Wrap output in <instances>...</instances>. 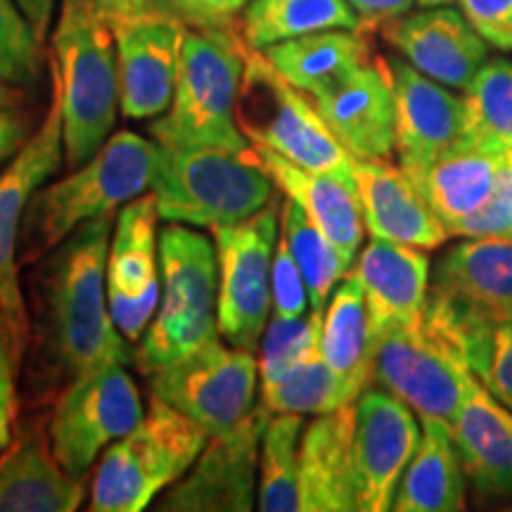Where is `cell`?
Returning <instances> with one entry per match:
<instances>
[{
  "label": "cell",
  "instance_id": "obj_38",
  "mask_svg": "<svg viewBox=\"0 0 512 512\" xmlns=\"http://www.w3.org/2000/svg\"><path fill=\"white\" fill-rule=\"evenodd\" d=\"M41 38L17 0H0V81L29 86L41 76Z\"/></svg>",
  "mask_w": 512,
  "mask_h": 512
},
{
  "label": "cell",
  "instance_id": "obj_30",
  "mask_svg": "<svg viewBox=\"0 0 512 512\" xmlns=\"http://www.w3.org/2000/svg\"><path fill=\"white\" fill-rule=\"evenodd\" d=\"M268 62L309 98L325 93L354 69L373 60L366 29H328L290 38L261 50Z\"/></svg>",
  "mask_w": 512,
  "mask_h": 512
},
{
  "label": "cell",
  "instance_id": "obj_32",
  "mask_svg": "<svg viewBox=\"0 0 512 512\" xmlns=\"http://www.w3.org/2000/svg\"><path fill=\"white\" fill-rule=\"evenodd\" d=\"M328 29H366L347 0H249L240 34L252 50Z\"/></svg>",
  "mask_w": 512,
  "mask_h": 512
},
{
  "label": "cell",
  "instance_id": "obj_41",
  "mask_svg": "<svg viewBox=\"0 0 512 512\" xmlns=\"http://www.w3.org/2000/svg\"><path fill=\"white\" fill-rule=\"evenodd\" d=\"M249 0H159L164 15L178 19L188 29L235 27Z\"/></svg>",
  "mask_w": 512,
  "mask_h": 512
},
{
  "label": "cell",
  "instance_id": "obj_39",
  "mask_svg": "<svg viewBox=\"0 0 512 512\" xmlns=\"http://www.w3.org/2000/svg\"><path fill=\"white\" fill-rule=\"evenodd\" d=\"M27 351L17 342L10 320L0 311V453L10 446L17 430V377Z\"/></svg>",
  "mask_w": 512,
  "mask_h": 512
},
{
  "label": "cell",
  "instance_id": "obj_12",
  "mask_svg": "<svg viewBox=\"0 0 512 512\" xmlns=\"http://www.w3.org/2000/svg\"><path fill=\"white\" fill-rule=\"evenodd\" d=\"M143 399L124 366L76 377L57 394L48 420L50 444L72 475H86L105 446L126 437L143 420Z\"/></svg>",
  "mask_w": 512,
  "mask_h": 512
},
{
  "label": "cell",
  "instance_id": "obj_27",
  "mask_svg": "<svg viewBox=\"0 0 512 512\" xmlns=\"http://www.w3.org/2000/svg\"><path fill=\"white\" fill-rule=\"evenodd\" d=\"M254 147L271 174L275 188L283 190L287 200L297 202L304 214L335 242L347 264L354 266L358 247L363 242V230H366L356 185L339 176L320 174V171L292 164L290 159L275 155L266 147Z\"/></svg>",
  "mask_w": 512,
  "mask_h": 512
},
{
  "label": "cell",
  "instance_id": "obj_42",
  "mask_svg": "<svg viewBox=\"0 0 512 512\" xmlns=\"http://www.w3.org/2000/svg\"><path fill=\"white\" fill-rule=\"evenodd\" d=\"M453 238H472V240H510L512 242V207L508 195H505L503 183L484 207L470 214L460 226L453 230Z\"/></svg>",
  "mask_w": 512,
  "mask_h": 512
},
{
  "label": "cell",
  "instance_id": "obj_35",
  "mask_svg": "<svg viewBox=\"0 0 512 512\" xmlns=\"http://www.w3.org/2000/svg\"><path fill=\"white\" fill-rule=\"evenodd\" d=\"M280 226H283L287 247L302 271L311 311H325L332 292L339 280L351 271V266L335 247V242L304 214L297 202L285 200L280 209Z\"/></svg>",
  "mask_w": 512,
  "mask_h": 512
},
{
  "label": "cell",
  "instance_id": "obj_10",
  "mask_svg": "<svg viewBox=\"0 0 512 512\" xmlns=\"http://www.w3.org/2000/svg\"><path fill=\"white\" fill-rule=\"evenodd\" d=\"M219 256L216 320L228 344L256 351L271 313V266L278 245V204L252 219L211 228Z\"/></svg>",
  "mask_w": 512,
  "mask_h": 512
},
{
  "label": "cell",
  "instance_id": "obj_33",
  "mask_svg": "<svg viewBox=\"0 0 512 512\" xmlns=\"http://www.w3.org/2000/svg\"><path fill=\"white\" fill-rule=\"evenodd\" d=\"M463 131L456 145L508 157L512 152V62L486 60L465 88Z\"/></svg>",
  "mask_w": 512,
  "mask_h": 512
},
{
  "label": "cell",
  "instance_id": "obj_46",
  "mask_svg": "<svg viewBox=\"0 0 512 512\" xmlns=\"http://www.w3.org/2000/svg\"><path fill=\"white\" fill-rule=\"evenodd\" d=\"M366 29L382 27L392 19L411 12L415 0H347Z\"/></svg>",
  "mask_w": 512,
  "mask_h": 512
},
{
  "label": "cell",
  "instance_id": "obj_7",
  "mask_svg": "<svg viewBox=\"0 0 512 512\" xmlns=\"http://www.w3.org/2000/svg\"><path fill=\"white\" fill-rule=\"evenodd\" d=\"M162 302L140 337L136 368L152 375L221 337L216 320L219 256L209 238L171 223L159 233Z\"/></svg>",
  "mask_w": 512,
  "mask_h": 512
},
{
  "label": "cell",
  "instance_id": "obj_6",
  "mask_svg": "<svg viewBox=\"0 0 512 512\" xmlns=\"http://www.w3.org/2000/svg\"><path fill=\"white\" fill-rule=\"evenodd\" d=\"M50 81L62 100L64 164L79 169L98 155L117 124V43L107 24L62 3L53 31Z\"/></svg>",
  "mask_w": 512,
  "mask_h": 512
},
{
  "label": "cell",
  "instance_id": "obj_26",
  "mask_svg": "<svg viewBox=\"0 0 512 512\" xmlns=\"http://www.w3.org/2000/svg\"><path fill=\"white\" fill-rule=\"evenodd\" d=\"M430 290L467 306L496 328L512 323V242H458L434 266Z\"/></svg>",
  "mask_w": 512,
  "mask_h": 512
},
{
  "label": "cell",
  "instance_id": "obj_44",
  "mask_svg": "<svg viewBox=\"0 0 512 512\" xmlns=\"http://www.w3.org/2000/svg\"><path fill=\"white\" fill-rule=\"evenodd\" d=\"M62 3H69L74 8L88 12V15L100 19L110 29L133 22V19H143L162 12L159 0H62Z\"/></svg>",
  "mask_w": 512,
  "mask_h": 512
},
{
  "label": "cell",
  "instance_id": "obj_45",
  "mask_svg": "<svg viewBox=\"0 0 512 512\" xmlns=\"http://www.w3.org/2000/svg\"><path fill=\"white\" fill-rule=\"evenodd\" d=\"M482 382L512 411V323H503L496 328L494 356H491V366Z\"/></svg>",
  "mask_w": 512,
  "mask_h": 512
},
{
  "label": "cell",
  "instance_id": "obj_16",
  "mask_svg": "<svg viewBox=\"0 0 512 512\" xmlns=\"http://www.w3.org/2000/svg\"><path fill=\"white\" fill-rule=\"evenodd\" d=\"M162 219L155 195H140L124 204L107 256V302L114 325L128 342H140L157 313L159 233Z\"/></svg>",
  "mask_w": 512,
  "mask_h": 512
},
{
  "label": "cell",
  "instance_id": "obj_22",
  "mask_svg": "<svg viewBox=\"0 0 512 512\" xmlns=\"http://www.w3.org/2000/svg\"><path fill=\"white\" fill-rule=\"evenodd\" d=\"M354 185L363 223L373 238L401 242L425 252H432L451 238L430 202L401 166L356 159Z\"/></svg>",
  "mask_w": 512,
  "mask_h": 512
},
{
  "label": "cell",
  "instance_id": "obj_50",
  "mask_svg": "<svg viewBox=\"0 0 512 512\" xmlns=\"http://www.w3.org/2000/svg\"><path fill=\"white\" fill-rule=\"evenodd\" d=\"M501 183H503V188H505V195H508V200H510V207H512V164H505V166H503Z\"/></svg>",
  "mask_w": 512,
  "mask_h": 512
},
{
  "label": "cell",
  "instance_id": "obj_23",
  "mask_svg": "<svg viewBox=\"0 0 512 512\" xmlns=\"http://www.w3.org/2000/svg\"><path fill=\"white\" fill-rule=\"evenodd\" d=\"M356 403L318 415L299 446V512H351Z\"/></svg>",
  "mask_w": 512,
  "mask_h": 512
},
{
  "label": "cell",
  "instance_id": "obj_17",
  "mask_svg": "<svg viewBox=\"0 0 512 512\" xmlns=\"http://www.w3.org/2000/svg\"><path fill=\"white\" fill-rule=\"evenodd\" d=\"M112 34L117 43L121 114L133 121L157 119L174 100L185 27L157 12L119 24Z\"/></svg>",
  "mask_w": 512,
  "mask_h": 512
},
{
  "label": "cell",
  "instance_id": "obj_43",
  "mask_svg": "<svg viewBox=\"0 0 512 512\" xmlns=\"http://www.w3.org/2000/svg\"><path fill=\"white\" fill-rule=\"evenodd\" d=\"M467 22L489 46L512 50V0H458Z\"/></svg>",
  "mask_w": 512,
  "mask_h": 512
},
{
  "label": "cell",
  "instance_id": "obj_8",
  "mask_svg": "<svg viewBox=\"0 0 512 512\" xmlns=\"http://www.w3.org/2000/svg\"><path fill=\"white\" fill-rule=\"evenodd\" d=\"M209 434L157 396L150 411L102 456L91 484V512H140L195 465Z\"/></svg>",
  "mask_w": 512,
  "mask_h": 512
},
{
  "label": "cell",
  "instance_id": "obj_4",
  "mask_svg": "<svg viewBox=\"0 0 512 512\" xmlns=\"http://www.w3.org/2000/svg\"><path fill=\"white\" fill-rule=\"evenodd\" d=\"M273 185L254 145H159L150 190L164 221L216 228L259 214Z\"/></svg>",
  "mask_w": 512,
  "mask_h": 512
},
{
  "label": "cell",
  "instance_id": "obj_52",
  "mask_svg": "<svg viewBox=\"0 0 512 512\" xmlns=\"http://www.w3.org/2000/svg\"><path fill=\"white\" fill-rule=\"evenodd\" d=\"M505 164H512V152H510L508 157H505Z\"/></svg>",
  "mask_w": 512,
  "mask_h": 512
},
{
  "label": "cell",
  "instance_id": "obj_40",
  "mask_svg": "<svg viewBox=\"0 0 512 512\" xmlns=\"http://www.w3.org/2000/svg\"><path fill=\"white\" fill-rule=\"evenodd\" d=\"M271 299L273 316L278 318H302L306 306H309V292H306L302 271H299L283 235L278 238V245H275L273 252Z\"/></svg>",
  "mask_w": 512,
  "mask_h": 512
},
{
  "label": "cell",
  "instance_id": "obj_3",
  "mask_svg": "<svg viewBox=\"0 0 512 512\" xmlns=\"http://www.w3.org/2000/svg\"><path fill=\"white\" fill-rule=\"evenodd\" d=\"M157 143L121 131L72 176L38 188L19 228V268L36 266L83 223L112 216L119 207L152 188Z\"/></svg>",
  "mask_w": 512,
  "mask_h": 512
},
{
  "label": "cell",
  "instance_id": "obj_18",
  "mask_svg": "<svg viewBox=\"0 0 512 512\" xmlns=\"http://www.w3.org/2000/svg\"><path fill=\"white\" fill-rule=\"evenodd\" d=\"M394 91L396 157L408 176L451 150L463 131L465 100L401 57H382Z\"/></svg>",
  "mask_w": 512,
  "mask_h": 512
},
{
  "label": "cell",
  "instance_id": "obj_24",
  "mask_svg": "<svg viewBox=\"0 0 512 512\" xmlns=\"http://www.w3.org/2000/svg\"><path fill=\"white\" fill-rule=\"evenodd\" d=\"M451 432L465 477L479 494L512 498V411L482 380L467 384Z\"/></svg>",
  "mask_w": 512,
  "mask_h": 512
},
{
  "label": "cell",
  "instance_id": "obj_36",
  "mask_svg": "<svg viewBox=\"0 0 512 512\" xmlns=\"http://www.w3.org/2000/svg\"><path fill=\"white\" fill-rule=\"evenodd\" d=\"M302 415L273 413L268 420L259 456L261 512H299V446Z\"/></svg>",
  "mask_w": 512,
  "mask_h": 512
},
{
  "label": "cell",
  "instance_id": "obj_25",
  "mask_svg": "<svg viewBox=\"0 0 512 512\" xmlns=\"http://www.w3.org/2000/svg\"><path fill=\"white\" fill-rule=\"evenodd\" d=\"M363 287L373 335L420 316L430 292V256L425 249L373 238L351 271Z\"/></svg>",
  "mask_w": 512,
  "mask_h": 512
},
{
  "label": "cell",
  "instance_id": "obj_47",
  "mask_svg": "<svg viewBox=\"0 0 512 512\" xmlns=\"http://www.w3.org/2000/svg\"><path fill=\"white\" fill-rule=\"evenodd\" d=\"M29 140V117L19 107L0 110V164L15 157Z\"/></svg>",
  "mask_w": 512,
  "mask_h": 512
},
{
  "label": "cell",
  "instance_id": "obj_15",
  "mask_svg": "<svg viewBox=\"0 0 512 512\" xmlns=\"http://www.w3.org/2000/svg\"><path fill=\"white\" fill-rule=\"evenodd\" d=\"M422 427L392 392L363 389L356 401L354 489L358 512L392 510L396 489L418 451Z\"/></svg>",
  "mask_w": 512,
  "mask_h": 512
},
{
  "label": "cell",
  "instance_id": "obj_51",
  "mask_svg": "<svg viewBox=\"0 0 512 512\" xmlns=\"http://www.w3.org/2000/svg\"><path fill=\"white\" fill-rule=\"evenodd\" d=\"M415 3H418L420 8H437V5H451L456 3V0H415Z\"/></svg>",
  "mask_w": 512,
  "mask_h": 512
},
{
  "label": "cell",
  "instance_id": "obj_31",
  "mask_svg": "<svg viewBox=\"0 0 512 512\" xmlns=\"http://www.w3.org/2000/svg\"><path fill=\"white\" fill-rule=\"evenodd\" d=\"M320 354L354 392L363 394L373 382V330L363 287L354 273L344 275L323 313Z\"/></svg>",
  "mask_w": 512,
  "mask_h": 512
},
{
  "label": "cell",
  "instance_id": "obj_2",
  "mask_svg": "<svg viewBox=\"0 0 512 512\" xmlns=\"http://www.w3.org/2000/svg\"><path fill=\"white\" fill-rule=\"evenodd\" d=\"M496 325L430 290L420 316L373 335V382L406 401L420 420L451 425L467 384L484 380Z\"/></svg>",
  "mask_w": 512,
  "mask_h": 512
},
{
  "label": "cell",
  "instance_id": "obj_34",
  "mask_svg": "<svg viewBox=\"0 0 512 512\" xmlns=\"http://www.w3.org/2000/svg\"><path fill=\"white\" fill-rule=\"evenodd\" d=\"M358 392L342 375L328 366L323 354H316L278 375L261 382V403L271 413L325 415L358 401Z\"/></svg>",
  "mask_w": 512,
  "mask_h": 512
},
{
  "label": "cell",
  "instance_id": "obj_21",
  "mask_svg": "<svg viewBox=\"0 0 512 512\" xmlns=\"http://www.w3.org/2000/svg\"><path fill=\"white\" fill-rule=\"evenodd\" d=\"M86 498L83 475L57 460L46 420L27 415L0 453V512H74Z\"/></svg>",
  "mask_w": 512,
  "mask_h": 512
},
{
  "label": "cell",
  "instance_id": "obj_49",
  "mask_svg": "<svg viewBox=\"0 0 512 512\" xmlns=\"http://www.w3.org/2000/svg\"><path fill=\"white\" fill-rule=\"evenodd\" d=\"M24 93L19 86H12L8 81H0V110H10V107H22Z\"/></svg>",
  "mask_w": 512,
  "mask_h": 512
},
{
  "label": "cell",
  "instance_id": "obj_5",
  "mask_svg": "<svg viewBox=\"0 0 512 512\" xmlns=\"http://www.w3.org/2000/svg\"><path fill=\"white\" fill-rule=\"evenodd\" d=\"M249 46L235 27L188 29L171 107L150 124L159 145H252L238 126Z\"/></svg>",
  "mask_w": 512,
  "mask_h": 512
},
{
  "label": "cell",
  "instance_id": "obj_28",
  "mask_svg": "<svg viewBox=\"0 0 512 512\" xmlns=\"http://www.w3.org/2000/svg\"><path fill=\"white\" fill-rule=\"evenodd\" d=\"M503 166V157L453 145L437 162L408 178L430 202L448 235H453L467 216L489 202L501 181Z\"/></svg>",
  "mask_w": 512,
  "mask_h": 512
},
{
  "label": "cell",
  "instance_id": "obj_37",
  "mask_svg": "<svg viewBox=\"0 0 512 512\" xmlns=\"http://www.w3.org/2000/svg\"><path fill=\"white\" fill-rule=\"evenodd\" d=\"M323 313L325 311H311L309 316L302 318H271L264 337H261V382L275 380L297 363L320 354Z\"/></svg>",
  "mask_w": 512,
  "mask_h": 512
},
{
  "label": "cell",
  "instance_id": "obj_19",
  "mask_svg": "<svg viewBox=\"0 0 512 512\" xmlns=\"http://www.w3.org/2000/svg\"><path fill=\"white\" fill-rule=\"evenodd\" d=\"M384 41L418 72L453 91H465L489 57V43L448 5L422 8L382 24Z\"/></svg>",
  "mask_w": 512,
  "mask_h": 512
},
{
  "label": "cell",
  "instance_id": "obj_29",
  "mask_svg": "<svg viewBox=\"0 0 512 512\" xmlns=\"http://www.w3.org/2000/svg\"><path fill=\"white\" fill-rule=\"evenodd\" d=\"M422 439L403 472L392 510L458 512L465 510V470L451 425L420 420Z\"/></svg>",
  "mask_w": 512,
  "mask_h": 512
},
{
  "label": "cell",
  "instance_id": "obj_13",
  "mask_svg": "<svg viewBox=\"0 0 512 512\" xmlns=\"http://www.w3.org/2000/svg\"><path fill=\"white\" fill-rule=\"evenodd\" d=\"M64 164L62 100L53 83L50 107L34 136L19 147L8 169L0 174V311L10 320L17 342L27 351L31 337L29 309L19 280V228L34 192Z\"/></svg>",
  "mask_w": 512,
  "mask_h": 512
},
{
  "label": "cell",
  "instance_id": "obj_20",
  "mask_svg": "<svg viewBox=\"0 0 512 512\" xmlns=\"http://www.w3.org/2000/svg\"><path fill=\"white\" fill-rule=\"evenodd\" d=\"M344 150L361 162H389L396 152L394 91L382 57L311 98Z\"/></svg>",
  "mask_w": 512,
  "mask_h": 512
},
{
  "label": "cell",
  "instance_id": "obj_1",
  "mask_svg": "<svg viewBox=\"0 0 512 512\" xmlns=\"http://www.w3.org/2000/svg\"><path fill=\"white\" fill-rule=\"evenodd\" d=\"M110 242L112 216H100L36 264L29 280V399H48L76 377L136 358L107 302Z\"/></svg>",
  "mask_w": 512,
  "mask_h": 512
},
{
  "label": "cell",
  "instance_id": "obj_14",
  "mask_svg": "<svg viewBox=\"0 0 512 512\" xmlns=\"http://www.w3.org/2000/svg\"><path fill=\"white\" fill-rule=\"evenodd\" d=\"M271 411L259 403L238 427L211 437L200 458L169 494L159 512H249L259 498L261 439Z\"/></svg>",
  "mask_w": 512,
  "mask_h": 512
},
{
  "label": "cell",
  "instance_id": "obj_11",
  "mask_svg": "<svg viewBox=\"0 0 512 512\" xmlns=\"http://www.w3.org/2000/svg\"><path fill=\"white\" fill-rule=\"evenodd\" d=\"M259 361L254 351L211 339L195 354L150 375L152 396L188 415L209 437L238 427L254 411Z\"/></svg>",
  "mask_w": 512,
  "mask_h": 512
},
{
  "label": "cell",
  "instance_id": "obj_48",
  "mask_svg": "<svg viewBox=\"0 0 512 512\" xmlns=\"http://www.w3.org/2000/svg\"><path fill=\"white\" fill-rule=\"evenodd\" d=\"M17 3L34 27L36 36L41 38V43H46L50 17H53V0H17Z\"/></svg>",
  "mask_w": 512,
  "mask_h": 512
},
{
  "label": "cell",
  "instance_id": "obj_9",
  "mask_svg": "<svg viewBox=\"0 0 512 512\" xmlns=\"http://www.w3.org/2000/svg\"><path fill=\"white\" fill-rule=\"evenodd\" d=\"M238 126L252 145L309 171L354 183L356 159L332 136L316 102L294 88L261 50L249 48L238 100Z\"/></svg>",
  "mask_w": 512,
  "mask_h": 512
}]
</instances>
